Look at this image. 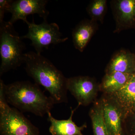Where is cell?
<instances>
[{
	"label": "cell",
	"mask_w": 135,
	"mask_h": 135,
	"mask_svg": "<svg viewBox=\"0 0 135 135\" xmlns=\"http://www.w3.org/2000/svg\"><path fill=\"white\" fill-rule=\"evenodd\" d=\"M66 88L79 105L87 106L95 101L99 84L88 76H79L67 79Z\"/></svg>",
	"instance_id": "cell-6"
},
{
	"label": "cell",
	"mask_w": 135,
	"mask_h": 135,
	"mask_svg": "<svg viewBox=\"0 0 135 135\" xmlns=\"http://www.w3.org/2000/svg\"><path fill=\"white\" fill-rule=\"evenodd\" d=\"M4 88L8 103L22 113L29 112L43 117L50 112L55 104L36 83L17 81L5 84Z\"/></svg>",
	"instance_id": "cell-2"
},
{
	"label": "cell",
	"mask_w": 135,
	"mask_h": 135,
	"mask_svg": "<svg viewBox=\"0 0 135 135\" xmlns=\"http://www.w3.org/2000/svg\"><path fill=\"white\" fill-rule=\"evenodd\" d=\"M114 5L116 31L134 26L135 0H118Z\"/></svg>",
	"instance_id": "cell-9"
},
{
	"label": "cell",
	"mask_w": 135,
	"mask_h": 135,
	"mask_svg": "<svg viewBox=\"0 0 135 135\" xmlns=\"http://www.w3.org/2000/svg\"><path fill=\"white\" fill-rule=\"evenodd\" d=\"M89 115L92 121L94 135H110L104 120L101 99L94 102Z\"/></svg>",
	"instance_id": "cell-15"
},
{
	"label": "cell",
	"mask_w": 135,
	"mask_h": 135,
	"mask_svg": "<svg viewBox=\"0 0 135 135\" xmlns=\"http://www.w3.org/2000/svg\"><path fill=\"white\" fill-rule=\"evenodd\" d=\"M119 105L125 118L135 113V73L131 75L126 85L119 90L110 94Z\"/></svg>",
	"instance_id": "cell-10"
},
{
	"label": "cell",
	"mask_w": 135,
	"mask_h": 135,
	"mask_svg": "<svg viewBox=\"0 0 135 135\" xmlns=\"http://www.w3.org/2000/svg\"><path fill=\"white\" fill-rule=\"evenodd\" d=\"M134 55H135V53L134 54Z\"/></svg>",
	"instance_id": "cell-19"
},
{
	"label": "cell",
	"mask_w": 135,
	"mask_h": 135,
	"mask_svg": "<svg viewBox=\"0 0 135 135\" xmlns=\"http://www.w3.org/2000/svg\"><path fill=\"white\" fill-rule=\"evenodd\" d=\"M22 37L13 25L4 21L0 23V76L15 70L24 63V51L26 49Z\"/></svg>",
	"instance_id": "cell-3"
},
{
	"label": "cell",
	"mask_w": 135,
	"mask_h": 135,
	"mask_svg": "<svg viewBox=\"0 0 135 135\" xmlns=\"http://www.w3.org/2000/svg\"><path fill=\"white\" fill-rule=\"evenodd\" d=\"M23 21L28 26V32L22 37V39L30 40L31 46L38 54H41L44 49L64 42L68 39L63 37L59 26L55 23H49L47 20H44L42 23L37 25L33 20L31 22L27 19Z\"/></svg>",
	"instance_id": "cell-4"
},
{
	"label": "cell",
	"mask_w": 135,
	"mask_h": 135,
	"mask_svg": "<svg viewBox=\"0 0 135 135\" xmlns=\"http://www.w3.org/2000/svg\"><path fill=\"white\" fill-rule=\"evenodd\" d=\"M123 129L125 135H135V113L125 118Z\"/></svg>",
	"instance_id": "cell-17"
},
{
	"label": "cell",
	"mask_w": 135,
	"mask_h": 135,
	"mask_svg": "<svg viewBox=\"0 0 135 135\" xmlns=\"http://www.w3.org/2000/svg\"><path fill=\"white\" fill-rule=\"evenodd\" d=\"M13 1L1 0L0 1V23L4 21V15L6 12H10Z\"/></svg>",
	"instance_id": "cell-18"
},
{
	"label": "cell",
	"mask_w": 135,
	"mask_h": 135,
	"mask_svg": "<svg viewBox=\"0 0 135 135\" xmlns=\"http://www.w3.org/2000/svg\"><path fill=\"white\" fill-rule=\"evenodd\" d=\"M95 22L84 20L80 22L73 31V42L76 49L83 52L96 29Z\"/></svg>",
	"instance_id": "cell-13"
},
{
	"label": "cell",
	"mask_w": 135,
	"mask_h": 135,
	"mask_svg": "<svg viewBox=\"0 0 135 135\" xmlns=\"http://www.w3.org/2000/svg\"><path fill=\"white\" fill-rule=\"evenodd\" d=\"M47 0H17L13 1L10 12L12 17L8 21L13 25L18 20L23 21L29 15L36 14L44 20H47L49 12L46 9Z\"/></svg>",
	"instance_id": "cell-8"
},
{
	"label": "cell",
	"mask_w": 135,
	"mask_h": 135,
	"mask_svg": "<svg viewBox=\"0 0 135 135\" xmlns=\"http://www.w3.org/2000/svg\"><path fill=\"white\" fill-rule=\"evenodd\" d=\"M114 72L129 74L135 73L134 54L126 50L116 53L111 59L106 70V73Z\"/></svg>",
	"instance_id": "cell-12"
},
{
	"label": "cell",
	"mask_w": 135,
	"mask_h": 135,
	"mask_svg": "<svg viewBox=\"0 0 135 135\" xmlns=\"http://www.w3.org/2000/svg\"><path fill=\"white\" fill-rule=\"evenodd\" d=\"M79 106L78 105V107ZM72 110L69 119L59 120L56 119L51 115V112L47 113L48 119L51 123L49 132L52 135H84L82 131L87 127L85 123L81 127H78L73 121V117L74 112L77 108Z\"/></svg>",
	"instance_id": "cell-11"
},
{
	"label": "cell",
	"mask_w": 135,
	"mask_h": 135,
	"mask_svg": "<svg viewBox=\"0 0 135 135\" xmlns=\"http://www.w3.org/2000/svg\"><path fill=\"white\" fill-rule=\"evenodd\" d=\"M24 62L27 74L36 84L44 87L55 104L66 102L67 78L50 60L31 51L25 53Z\"/></svg>",
	"instance_id": "cell-1"
},
{
	"label": "cell",
	"mask_w": 135,
	"mask_h": 135,
	"mask_svg": "<svg viewBox=\"0 0 135 135\" xmlns=\"http://www.w3.org/2000/svg\"><path fill=\"white\" fill-rule=\"evenodd\" d=\"M132 74L118 72L106 73L99 84V90L104 94H113L126 85Z\"/></svg>",
	"instance_id": "cell-14"
},
{
	"label": "cell",
	"mask_w": 135,
	"mask_h": 135,
	"mask_svg": "<svg viewBox=\"0 0 135 135\" xmlns=\"http://www.w3.org/2000/svg\"><path fill=\"white\" fill-rule=\"evenodd\" d=\"M103 117L110 135H125L123 122L125 114L119 105L109 95L104 94L101 98Z\"/></svg>",
	"instance_id": "cell-7"
},
{
	"label": "cell",
	"mask_w": 135,
	"mask_h": 135,
	"mask_svg": "<svg viewBox=\"0 0 135 135\" xmlns=\"http://www.w3.org/2000/svg\"><path fill=\"white\" fill-rule=\"evenodd\" d=\"M8 104H0L1 135H40L37 127Z\"/></svg>",
	"instance_id": "cell-5"
},
{
	"label": "cell",
	"mask_w": 135,
	"mask_h": 135,
	"mask_svg": "<svg viewBox=\"0 0 135 135\" xmlns=\"http://www.w3.org/2000/svg\"><path fill=\"white\" fill-rule=\"evenodd\" d=\"M107 9L106 0H94L90 2L87 10L91 20L94 22H101Z\"/></svg>",
	"instance_id": "cell-16"
}]
</instances>
